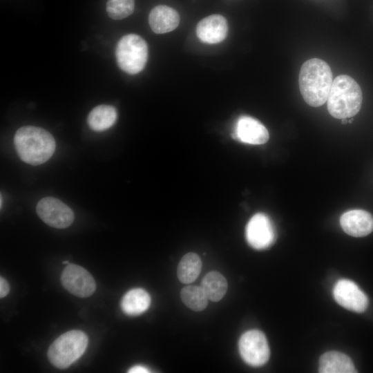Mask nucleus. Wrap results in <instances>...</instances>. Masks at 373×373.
Returning a JSON list of instances; mask_svg holds the SVG:
<instances>
[{
	"mask_svg": "<svg viewBox=\"0 0 373 373\" xmlns=\"http://www.w3.org/2000/svg\"><path fill=\"white\" fill-rule=\"evenodd\" d=\"M332 82L331 68L325 61L312 58L302 65L298 77L299 88L309 106L318 107L327 102Z\"/></svg>",
	"mask_w": 373,
	"mask_h": 373,
	"instance_id": "nucleus-1",
	"label": "nucleus"
},
{
	"mask_svg": "<svg viewBox=\"0 0 373 373\" xmlns=\"http://www.w3.org/2000/svg\"><path fill=\"white\" fill-rule=\"evenodd\" d=\"M14 144L20 159L32 165L46 162L55 150L52 135L46 130L33 126L19 128L14 137Z\"/></svg>",
	"mask_w": 373,
	"mask_h": 373,
	"instance_id": "nucleus-2",
	"label": "nucleus"
},
{
	"mask_svg": "<svg viewBox=\"0 0 373 373\" xmlns=\"http://www.w3.org/2000/svg\"><path fill=\"white\" fill-rule=\"evenodd\" d=\"M362 101L357 82L348 75H341L333 80L327 99V110L335 118H350L359 112Z\"/></svg>",
	"mask_w": 373,
	"mask_h": 373,
	"instance_id": "nucleus-3",
	"label": "nucleus"
},
{
	"mask_svg": "<svg viewBox=\"0 0 373 373\" xmlns=\"http://www.w3.org/2000/svg\"><path fill=\"white\" fill-rule=\"evenodd\" d=\"M88 343V336L84 332H66L50 345L47 354L48 359L57 368H67L83 355Z\"/></svg>",
	"mask_w": 373,
	"mask_h": 373,
	"instance_id": "nucleus-4",
	"label": "nucleus"
},
{
	"mask_svg": "<svg viewBox=\"0 0 373 373\" xmlns=\"http://www.w3.org/2000/svg\"><path fill=\"white\" fill-rule=\"evenodd\" d=\"M119 67L125 73L135 75L143 70L148 59V46L140 36L128 34L117 42L115 50Z\"/></svg>",
	"mask_w": 373,
	"mask_h": 373,
	"instance_id": "nucleus-5",
	"label": "nucleus"
},
{
	"mask_svg": "<svg viewBox=\"0 0 373 373\" xmlns=\"http://www.w3.org/2000/svg\"><path fill=\"white\" fill-rule=\"evenodd\" d=\"M238 350L243 361L251 366L263 365L269 358L270 351L266 336L258 329L247 331L240 336Z\"/></svg>",
	"mask_w": 373,
	"mask_h": 373,
	"instance_id": "nucleus-6",
	"label": "nucleus"
},
{
	"mask_svg": "<svg viewBox=\"0 0 373 373\" xmlns=\"http://www.w3.org/2000/svg\"><path fill=\"white\" fill-rule=\"evenodd\" d=\"M36 211L39 217L46 224L54 228H66L74 220L72 209L53 197H46L40 200L37 204Z\"/></svg>",
	"mask_w": 373,
	"mask_h": 373,
	"instance_id": "nucleus-7",
	"label": "nucleus"
},
{
	"mask_svg": "<svg viewBox=\"0 0 373 373\" xmlns=\"http://www.w3.org/2000/svg\"><path fill=\"white\" fill-rule=\"evenodd\" d=\"M245 234L248 244L258 250L270 247L276 239L271 220L262 213H258L251 217L247 224Z\"/></svg>",
	"mask_w": 373,
	"mask_h": 373,
	"instance_id": "nucleus-8",
	"label": "nucleus"
},
{
	"mask_svg": "<svg viewBox=\"0 0 373 373\" xmlns=\"http://www.w3.org/2000/svg\"><path fill=\"white\" fill-rule=\"evenodd\" d=\"M61 281L64 287L72 294L86 298L96 289V283L93 276L84 267L69 263L64 269Z\"/></svg>",
	"mask_w": 373,
	"mask_h": 373,
	"instance_id": "nucleus-9",
	"label": "nucleus"
},
{
	"mask_svg": "<svg viewBox=\"0 0 373 373\" xmlns=\"http://www.w3.org/2000/svg\"><path fill=\"white\" fill-rule=\"evenodd\" d=\"M335 300L344 308L361 313L368 306V298L365 294L352 280L341 279L333 289Z\"/></svg>",
	"mask_w": 373,
	"mask_h": 373,
	"instance_id": "nucleus-10",
	"label": "nucleus"
},
{
	"mask_svg": "<svg viewBox=\"0 0 373 373\" xmlns=\"http://www.w3.org/2000/svg\"><path fill=\"white\" fill-rule=\"evenodd\" d=\"M227 32V21L220 15H209L200 20L196 26V35L199 39L209 44L222 41Z\"/></svg>",
	"mask_w": 373,
	"mask_h": 373,
	"instance_id": "nucleus-11",
	"label": "nucleus"
},
{
	"mask_svg": "<svg viewBox=\"0 0 373 373\" xmlns=\"http://www.w3.org/2000/svg\"><path fill=\"white\" fill-rule=\"evenodd\" d=\"M340 224L348 235L363 237L373 231V216L366 211L353 209L342 214Z\"/></svg>",
	"mask_w": 373,
	"mask_h": 373,
	"instance_id": "nucleus-12",
	"label": "nucleus"
},
{
	"mask_svg": "<svg viewBox=\"0 0 373 373\" xmlns=\"http://www.w3.org/2000/svg\"><path fill=\"white\" fill-rule=\"evenodd\" d=\"M236 135L241 142L250 144H262L269 138L266 127L256 119L249 116H242L238 119Z\"/></svg>",
	"mask_w": 373,
	"mask_h": 373,
	"instance_id": "nucleus-13",
	"label": "nucleus"
},
{
	"mask_svg": "<svg viewBox=\"0 0 373 373\" xmlns=\"http://www.w3.org/2000/svg\"><path fill=\"white\" fill-rule=\"evenodd\" d=\"M149 23L155 33H166L178 26L180 16L175 9L167 6L160 5L151 10Z\"/></svg>",
	"mask_w": 373,
	"mask_h": 373,
	"instance_id": "nucleus-14",
	"label": "nucleus"
},
{
	"mask_svg": "<svg viewBox=\"0 0 373 373\" xmlns=\"http://www.w3.org/2000/svg\"><path fill=\"white\" fill-rule=\"evenodd\" d=\"M319 372L321 373H355L356 370L348 356L339 352L330 351L321 356Z\"/></svg>",
	"mask_w": 373,
	"mask_h": 373,
	"instance_id": "nucleus-15",
	"label": "nucleus"
},
{
	"mask_svg": "<svg viewBox=\"0 0 373 373\" xmlns=\"http://www.w3.org/2000/svg\"><path fill=\"white\" fill-rule=\"evenodd\" d=\"M151 299L149 294L142 288H134L122 297L120 307L128 316H138L148 309Z\"/></svg>",
	"mask_w": 373,
	"mask_h": 373,
	"instance_id": "nucleus-16",
	"label": "nucleus"
},
{
	"mask_svg": "<svg viewBox=\"0 0 373 373\" xmlns=\"http://www.w3.org/2000/svg\"><path fill=\"white\" fill-rule=\"evenodd\" d=\"M117 118L115 107L102 104L95 107L88 114L87 122L94 131H104L111 127Z\"/></svg>",
	"mask_w": 373,
	"mask_h": 373,
	"instance_id": "nucleus-17",
	"label": "nucleus"
},
{
	"mask_svg": "<svg viewBox=\"0 0 373 373\" xmlns=\"http://www.w3.org/2000/svg\"><path fill=\"white\" fill-rule=\"evenodd\" d=\"M201 287L210 300L218 302L224 296L228 285L223 275L212 271L204 276Z\"/></svg>",
	"mask_w": 373,
	"mask_h": 373,
	"instance_id": "nucleus-18",
	"label": "nucleus"
},
{
	"mask_svg": "<svg viewBox=\"0 0 373 373\" xmlns=\"http://www.w3.org/2000/svg\"><path fill=\"white\" fill-rule=\"evenodd\" d=\"M202 269L200 256L193 252L185 254L180 260L177 274L180 282L189 284L199 276Z\"/></svg>",
	"mask_w": 373,
	"mask_h": 373,
	"instance_id": "nucleus-19",
	"label": "nucleus"
},
{
	"mask_svg": "<svg viewBox=\"0 0 373 373\" xmlns=\"http://www.w3.org/2000/svg\"><path fill=\"white\" fill-rule=\"evenodd\" d=\"M180 298L185 305L196 312L204 309L209 300L202 287L195 285L183 287L180 291Z\"/></svg>",
	"mask_w": 373,
	"mask_h": 373,
	"instance_id": "nucleus-20",
	"label": "nucleus"
},
{
	"mask_svg": "<svg viewBox=\"0 0 373 373\" xmlns=\"http://www.w3.org/2000/svg\"><path fill=\"white\" fill-rule=\"evenodd\" d=\"M135 8V0H108L106 12L113 19H122L131 15Z\"/></svg>",
	"mask_w": 373,
	"mask_h": 373,
	"instance_id": "nucleus-21",
	"label": "nucleus"
},
{
	"mask_svg": "<svg viewBox=\"0 0 373 373\" xmlns=\"http://www.w3.org/2000/svg\"><path fill=\"white\" fill-rule=\"evenodd\" d=\"M10 291L9 284L2 276L0 277V297L2 298L8 295Z\"/></svg>",
	"mask_w": 373,
	"mask_h": 373,
	"instance_id": "nucleus-22",
	"label": "nucleus"
},
{
	"mask_svg": "<svg viewBox=\"0 0 373 373\" xmlns=\"http://www.w3.org/2000/svg\"><path fill=\"white\" fill-rule=\"evenodd\" d=\"M150 372L151 371L147 367L143 365H135L128 371V372L130 373H146Z\"/></svg>",
	"mask_w": 373,
	"mask_h": 373,
	"instance_id": "nucleus-23",
	"label": "nucleus"
},
{
	"mask_svg": "<svg viewBox=\"0 0 373 373\" xmlns=\"http://www.w3.org/2000/svg\"><path fill=\"white\" fill-rule=\"evenodd\" d=\"M341 122H342L343 124H347V123H348V119H347V118H343V119H342Z\"/></svg>",
	"mask_w": 373,
	"mask_h": 373,
	"instance_id": "nucleus-24",
	"label": "nucleus"
},
{
	"mask_svg": "<svg viewBox=\"0 0 373 373\" xmlns=\"http://www.w3.org/2000/svg\"><path fill=\"white\" fill-rule=\"evenodd\" d=\"M62 263L64 264V265H68V264H69V261L68 260H64V261L62 262Z\"/></svg>",
	"mask_w": 373,
	"mask_h": 373,
	"instance_id": "nucleus-25",
	"label": "nucleus"
},
{
	"mask_svg": "<svg viewBox=\"0 0 373 373\" xmlns=\"http://www.w3.org/2000/svg\"><path fill=\"white\" fill-rule=\"evenodd\" d=\"M353 122V119L351 118L350 119H348V123L351 124Z\"/></svg>",
	"mask_w": 373,
	"mask_h": 373,
	"instance_id": "nucleus-26",
	"label": "nucleus"
},
{
	"mask_svg": "<svg viewBox=\"0 0 373 373\" xmlns=\"http://www.w3.org/2000/svg\"><path fill=\"white\" fill-rule=\"evenodd\" d=\"M1 205H2V196L1 195Z\"/></svg>",
	"mask_w": 373,
	"mask_h": 373,
	"instance_id": "nucleus-27",
	"label": "nucleus"
}]
</instances>
